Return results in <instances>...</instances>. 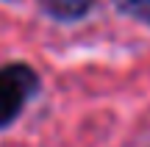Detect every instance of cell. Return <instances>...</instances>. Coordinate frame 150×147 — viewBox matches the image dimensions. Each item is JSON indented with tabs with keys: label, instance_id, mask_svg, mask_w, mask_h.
I'll return each instance as SVG.
<instances>
[{
	"label": "cell",
	"instance_id": "2",
	"mask_svg": "<svg viewBox=\"0 0 150 147\" xmlns=\"http://www.w3.org/2000/svg\"><path fill=\"white\" fill-rule=\"evenodd\" d=\"M92 3H95V0H42V8L47 11L53 20L72 22V20H81V17L89 14Z\"/></svg>",
	"mask_w": 150,
	"mask_h": 147
},
{
	"label": "cell",
	"instance_id": "3",
	"mask_svg": "<svg viewBox=\"0 0 150 147\" xmlns=\"http://www.w3.org/2000/svg\"><path fill=\"white\" fill-rule=\"evenodd\" d=\"M122 14L134 17V20H142V22H150V0H114Z\"/></svg>",
	"mask_w": 150,
	"mask_h": 147
},
{
	"label": "cell",
	"instance_id": "1",
	"mask_svg": "<svg viewBox=\"0 0 150 147\" xmlns=\"http://www.w3.org/2000/svg\"><path fill=\"white\" fill-rule=\"evenodd\" d=\"M36 89H39V78L31 67L25 64L0 67V128L11 125L22 114V108L28 106Z\"/></svg>",
	"mask_w": 150,
	"mask_h": 147
}]
</instances>
